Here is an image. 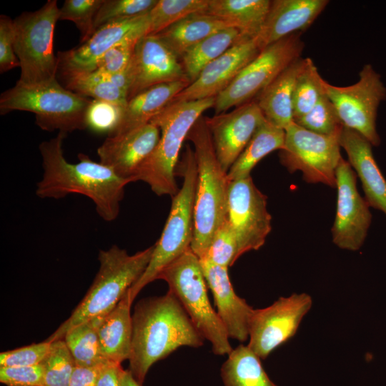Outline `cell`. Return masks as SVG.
<instances>
[{
  "mask_svg": "<svg viewBox=\"0 0 386 386\" xmlns=\"http://www.w3.org/2000/svg\"><path fill=\"white\" fill-rule=\"evenodd\" d=\"M340 144L361 180L365 200L370 207L386 214V179L374 158L373 146L358 132L344 127Z\"/></svg>",
  "mask_w": 386,
  "mask_h": 386,
  "instance_id": "23",
  "label": "cell"
},
{
  "mask_svg": "<svg viewBox=\"0 0 386 386\" xmlns=\"http://www.w3.org/2000/svg\"><path fill=\"white\" fill-rule=\"evenodd\" d=\"M189 84L187 81L163 83L132 98L127 102L119 125L111 136L124 134L148 124Z\"/></svg>",
  "mask_w": 386,
  "mask_h": 386,
  "instance_id": "26",
  "label": "cell"
},
{
  "mask_svg": "<svg viewBox=\"0 0 386 386\" xmlns=\"http://www.w3.org/2000/svg\"><path fill=\"white\" fill-rule=\"evenodd\" d=\"M43 364L23 367H0V382L6 386H43Z\"/></svg>",
  "mask_w": 386,
  "mask_h": 386,
  "instance_id": "44",
  "label": "cell"
},
{
  "mask_svg": "<svg viewBox=\"0 0 386 386\" xmlns=\"http://www.w3.org/2000/svg\"><path fill=\"white\" fill-rule=\"evenodd\" d=\"M260 51L254 38L243 37L222 55L206 66L198 77L189 84L172 102L216 97Z\"/></svg>",
  "mask_w": 386,
  "mask_h": 386,
  "instance_id": "19",
  "label": "cell"
},
{
  "mask_svg": "<svg viewBox=\"0 0 386 386\" xmlns=\"http://www.w3.org/2000/svg\"><path fill=\"white\" fill-rule=\"evenodd\" d=\"M128 291L112 310L102 317H97L101 353L105 360L117 364L129 360L132 352V302Z\"/></svg>",
  "mask_w": 386,
  "mask_h": 386,
  "instance_id": "25",
  "label": "cell"
},
{
  "mask_svg": "<svg viewBox=\"0 0 386 386\" xmlns=\"http://www.w3.org/2000/svg\"><path fill=\"white\" fill-rule=\"evenodd\" d=\"M232 27L228 22L208 13L192 14L157 35L178 58L207 36ZM234 28V27H233Z\"/></svg>",
  "mask_w": 386,
  "mask_h": 386,
  "instance_id": "27",
  "label": "cell"
},
{
  "mask_svg": "<svg viewBox=\"0 0 386 386\" xmlns=\"http://www.w3.org/2000/svg\"><path fill=\"white\" fill-rule=\"evenodd\" d=\"M243 36L236 28L220 30L192 46L182 56V65L190 83L202 69L219 57Z\"/></svg>",
  "mask_w": 386,
  "mask_h": 386,
  "instance_id": "31",
  "label": "cell"
},
{
  "mask_svg": "<svg viewBox=\"0 0 386 386\" xmlns=\"http://www.w3.org/2000/svg\"><path fill=\"white\" fill-rule=\"evenodd\" d=\"M98 318H94L70 330L64 337L75 365L94 367L103 363L97 335Z\"/></svg>",
  "mask_w": 386,
  "mask_h": 386,
  "instance_id": "33",
  "label": "cell"
},
{
  "mask_svg": "<svg viewBox=\"0 0 386 386\" xmlns=\"http://www.w3.org/2000/svg\"><path fill=\"white\" fill-rule=\"evenodd\" d=\"M102 364L94 367L76 366L69 386H96V379Z\"/></svg>",
  "mask_w": 386,
  "mask_h": 386,
  "instance_id": "47",
  "label": "cell"
},
{
  "mask_svg": "<svg viewBox=\"0 0 386 386\" xmlns=\"http://www.w3.org/2000/svg\"><path fill=\"white\" fill-rule=\"evenodd\" d=\"M176 173L183 177L181 189L173 196L171 209L149 263L142 275L129 288L133 302L139 292L157 279L159 273L190 248L194 236V208L197 183V168L194 150L187 145Z\"/></svg>",
  "mask_w": 386,
  "mask_h": 386,
  "instance_id": "6",
  "label": "cell"
},
{
  "mask_svg": "<svg viewBox=\"0 0 386 386\" xmlns=\"http://www.w3.org/2000/svg\"><path fill=\"white\" fill-rule=\"evenodd\" d=\"M129 370L142 385L149 368L182 346L199 347L204 338L176 296L143 299L134 308Z\"/></svg>",
  "mask_w": 386,
  "mask_h": 386,
  "instance_id": "2",
  "label": "cell"
},
{
  "mask_svg": "<svg viewBox=\"0 0 386 386\" xmlns=\"http://www.w3.org/2000/svg\"><path fill=\"white\" fill-rule=\"evenodd\" d=\"M327 0H274L254 37L260 50L286 36L306 31L322 12Z\"/></svg>",
  "mask_w": 386,
  "mask_h": 386,
  "instance_id": "22",
  "label": "cell"
},
{
  "mask_svg": "<svg viewBox=\"0 0 386 386\" xmlns=\"http://www.w3.org/2000/svg\"><path fill=\"white\" fill-rule=\"evenodd\" d=\"M121 364L106 360L99 368L96 379V386H120L119 371Z\"/></svg>",
  "mask_w": 386,
  "mask_h": 386,
  "instance_id": "46",
  "label": "cell"
},
{
  "mask_svg": "<svg viewBox=\"0 0 386 386\" xmlns=\"http://www.w3.org/2000/svg\"><path fill=\"white\" fill-rule=\"evenodd\" d=\"M352 85L338 86L325 80L327 96L333 103L344 127L367 139L373 147L380 144L377 117L380 103L386 99V86L371 64H365Z\"/></svg>",
  "mask_w": 386,
  "mask_h": 386,
  "instance_id": "12",
  "label": "cell"
},
{
  "mask_svg": "<svg viewBox=\"0 0 386 386\" xmlns=\"http://www.w3.org/2000/svg\"><path fill=\"white\" fill-rule=\"evenodd\" d=\"M138 40L127 39L113 46L97 61L94 71L114 74L126 69Z\"/></svg>",
  "mask_w": 386,
  "mask_h": 386,
  "instance_id": "43",
  "label": "cell"
},
{
  "mask_svg": "<svg viewBox=\"0 0 386 386\" xmlns=\"http://www.w3.org/2000/svg\"><path fill=\"white\" fill-rule=\"evenodd\" d=\"M204 119L218 161L227 173L266 120L255 100Z\"/></svg>",
  "mask_w": 386,
  "mask_h": 386,
  "instance_id": "17",
  "label": "cell"
},
{
  "mask_svg": "<svg viewBox=\"0 0 386 386\" xmlns=\"http://www.w3.org/2000/svg\"><path fill=\"white\" fill-rule=\"evenodd\" d=\"M260 360L247 345L233 349L220 369L224 386H277L269 379Z\"/></svg>",
  "mask_w": 386,
  "mask_h": 386,
  "instance_id": "30",
  "label": "cell"
},
{
  "mask_svg": "<svg viewBox=\"0 0 386 386\" xmlns=\"http://www.w3.org/2000/svg\"><path fill=\"white\" fill-rule=\"evenodd\" d=\"M129 86L127 100L157 84L187 81L175 54L155 34L140 38L127 68Z\"/></svg>",
  "mask_w": 386,
  "mask_h": 386,
  "instance_id": "16",
  "label": "cell"
},
{
  "mask_svg": "<svg viewBox=\"0 0 386 386\" xmlns=\"http://www.w3.org/2000/svg\"><path fill=\"white\" fill-rule=\"evenodd\" d=\"M186 139L192 142L197 168L194 208V236L191 249L204 258L213 236L227 219L229 181L222 168L204 117H200Z\"/></svg>",
  "mask_w": 386,
  "mask_h": 386,
  "instance_id": "3",
  "label": "cell"
},
{
  "mask_svg": "<svg viewBox=\"0 0 386 386\" xmlns=\"http://www.w3.org/2000/svg\"><path fill=\"white\" fill-rule=\"evenodd\" d=\"M325 79L310 58H305L294 91V120L307 114L325 94Z\"/></svg>",
  "mask_w": 386,
  "mask_h": 386,
  "instance_id": "35",
  "label": "cell"
},
{
  "mask_svg": "<svg viewBox=\"0 0 386 386\" xmlns=\"http://www.w3.org/2000/svg\"><path fill=\"white\" fill-rule=\"evenodd\" d=\"M294 122L323 135L340 134L343 128L337 112L326 93L307 114L295 119Z\"/></svg>",
  "mask_w": 386,
  "mask_h": 386,
  "instance_id": "37",
  "label": "cell"
},
{
  "mask_svg": "<svg viewBox=\"0 0 386 386\" xmlns=\"http://www.w3.org/2000/svg\"><path fill=\"white\" fill-rule=\"evenodd\" d=\"M284 146L279 160L293 173L300 171L309 183L336 187V169L340 159V134L323 135L293 122L284 129Z\"/></svg>",
  "mask_w": 386,
  "mask_h": 386,
  "instance_id": "11",
  "label": "cell"
},
{
  "mask_svg": "<svg viewBox=\"0 0 386 386\" xmlns=\"http://www.w3.org/2000/svg\"><path fill=\"white\" fill-rule=\"evenodd\" d=\"M59 20L56 0L39 9L23 12L14 20V51L21 74L16 83L34 86L56 79L59 61L54 53V34Z\"/></svg>",
  "mask_w": 386,
  "mask_h": 386,
  "instance_id": "9",
  "label": "cell"
},
{
  "mask_svg": "<svg viewBox=\"0 0 386 386\" xmlns=\"http://www.w3.org/2000/svg\"><path fill=\"white\" fill-rule=\"evenodd\" d=\"M157 279L167 283L196 328L211 342L214 354L228 355L233 350L229 337L211 305L199 259L191 248L167 265Z\"/></svg>",
  "mask_w": 386,
  "mask_h": 386,
  "instance_id": "8",
  "label": "cell"
},
{
  "mask_svg": "<svg viewBox=\"0 0 386 386\" xmlns=\"http://www.w3.org/2000/svg\"><path fill=\"white\" fill-rule=\"evenodd\" d=\"M207 287L210 289L217 314L228 336L240 342L249 337V326L253 308L237 296L230 282L228 268L207 258L199 259Z\"/></svg>",
  "mask_w": 386,
  "mask_h": 386,
  "instance_id": "21",
  "label": "cell"
},
{
  "mask_svg": "<svg viewBox=\"0 0 386 386\" xmlns=\"http://www.w3.org/2000/svg\"><path fill=\"white\" fill-rule=\"evenodd\" d=\"M305 63L295 60L255 99L266 120L284 130L294 122L295 87Z\"/></svg>",
  "mask_w": 386,
  "mask_h": 386,
  "instance_id": "24",
  "label": "cell"
},
{
  "mask_svg": "<svg viewBox=\"0 0 386 386\" xmlns=\"http://www.w3.org/2000/svg\"><path fill=\"white\" fill-rule=\"evenodd\" d=\"M90 102L89 97L67 89L57 79L34 86L16 83L1 94L0 112H33L36 124L42 130L67 134L86 129L85 117Z\"/></svg>",
  "mask_w": 386,
  "mask_h": 386,
  "instance_id": "7",
  "label": "cell"
},
{
  "mask_svg": "<svg viewBox=\"0 0 386 386\" xmlns=\"http://www.w3.org/2000/svg\"><path fill=\"white\" fill-rule=\"evenodd\" d=\"M161 132L149 122L128 132L109 136L97 149L99 162L119 177L134 182L139 168L158 144Z\"/></svg>",
  "mask_w": 386,
  "mask_h": 386,
  "instance_id": "20",
  "label": "cell"
},
{
  "mask_svg": "<svg viewBox=\"0 0 386 386\" xmlns=\"http://www.w3.org/2000/svg\"><path fill=\"white\" fill-rule=\"evenodd\" d=\"M312 305L306 294L281 297L271 305L253 310L249 326L247 346L261 360L292 338Z\"/></svg>",
  "mask_w": 386,
  "mask_h": 386,
  "instance_id": "13",
  "label": "cell"
},
{
  "mask_svg": "<svg viewBox=\"0 0 386 386\" xmlns=\"http://www.w3.org/2000/svg\"><path fill=\"white\" fill-rule=\"evenodd\" d=\"M209 0H157L149 12V34H157L180 20L206 12Z\"/></svg>",
  "mask_w": 386,
  "mask_h": 386,
  "instance_id": "34",
  "label": "cell"
},
{
  "mask_svg": "<svg viewBox=\"0 0 386 386\" xmlns=\"http://www.w3.org/2000/svg\"><path fill=\"white\" fill-rule=\"evenodd\" d=\"M269 0H209L206 13L228 22L245 37L254 38L268 14Z\"/></svg>",
  "mask_w": 386,
  "mask_h": 386,
  "instance_id": "28",
  "label": "cell"
},
{
  "mask_svg": "<svg viewBox=\"0 0 386 386\" xmlns=\"http://www.w3.org/2000/svg\"><path fill=\"white\" fill-rule=\"evenodd\" d=\"M41 363L44 367L43 386H69L76 365L63 339L51 342Z\"/></svg>",
  "mask_w": 386,
  "mask_h": 386,
  "instance_id": "36",
  "label": "cell"
},
{
  "mask_svg": "<svg viewBox=\"0 0 386 386\" xmlns=\"http://www.w3.org/2000/svg\"><path fill=\"white\" fill-rule=\"evenodd\" d=\"M284 136V129L265 120L227 172L228 180L232 182L249 177L252 169L261 159L282 149Z\"/></svg>",
  "mask_w": 386,
  "mask_h": 386,
  "instance_id": "29",
  "label": "cell"
},
{
  "mask_svg": "<svg viewBox=\"0 0 386 386\" xmlns=\"http://www.w3.org/2000/svg\"><path fill=\"white\" fill-rule=\"evenodd\" d=\"M103 2L104 0H66L59 9V20L74 22L83 44L96 31L94 19Z\"/></svg>",
  "mask_w": 386,
  "mask_h": 386,
  "instance_id": "38",
  "label": "cell"
},
{
  "mask_svg": "<svg viewBox=\"0 0 386 386\" xmlns=\"http://www.w3.org/2000/svg\"><path fill=\"white\" fill-rule=\"evenodd\" d=\"M51 342L33 343L0 353V367L34 366L41 364L47 356Z\"/></svg>",
  "mask_w": 386,
  "mask_h": 386,
  "instance_id": "42",
  "label": "cell"
},
{
  "mask_svg": "<svg viewBox=\"0 0 386 386\" xmlns=\"http://www.w3.org/2000/svg\"><path fill=\"white\" fill-rule=\"evenodd\" d=\"M302 33H295L262 49L216 97L215 114L256 99L292 62L301 57Z\"/></svg>",
  "mask_w": 386,
  "mask_h": 386,
  "instance_id": "10",
  "label": "cell"
},
{
  "mask_svg": "<svg viewBox=\"0 0 386 386\" xmlns=\"http://www.w3.org/2000/svg\"><path fill=\"white\" fill-rule=\"evenodd\" d=\"M337 207L332 227V241L342 249L358 250L372 222L370 205L357 189V176L348 161L342 158L335 172Z\"/></svg>",
  "mask_w": 386,
  "mask_h": 386,
  "instance_id": "15",
  "label": "cell"
},
{
  "mask_svg": "<svg viewBox=\"0 0 386 386\" xmlns=\"http://www.w3.org/2000/svg\"><path fill=\"white\" fill-rule=\"evenodd\" d=\"M157 0H104L95 19V31L109 22L148 14Z\"/></svg>",
  "mask_w": 386,
  "mask_h": 386,
  "instance_id": "40",
  "label": "cell"
},
{
  "mask_svg": "<svg viewBox=\"0 0 386 386\" xmlns=\"http://www.w3.org/2000/svg\"><path fill=\"white\" fill-rule=\"evenodd\" d=\"M60 74L64 87L74 93L124 107L127 104V94L96 71H71Z\"/></svg>",
  "mask_w": 386,
  "mask_h": 386,
  "instance_id": "32",
  "label": "cell"
},
{
  "mask_svg": "<svg viewBox=\"0 0 386 386\" xmlns=\"http://www.w3.org/2000/svg\"><path fill=\"white\" fill-rule=\"evenodd\" d=\"M120 386H142L134 377L129 370H124L122 367L119 371Z\"/></svg>",
  "mask_w": 386,
  "mask_h": 386,
  "instance_id": "48",
  "label": "cell"
},
{
  "mask_svg": "<svg viewBox=\"0 0 386 386\" xmlns=\"http://www.w3.org/2000/svg\"><path fill=\"white\" fill-rule=\"evenodd\" d=\"M239 257L235 235L227 219L216 230L204 258L228 268Z\"/></svg>",
  "mask_w": 386,
  "mask_h": 386,
  "instance_id": "41",
  "label": "cell"
},
{
  "mask_svg": "<svg viewBox=\"0 0 386 386\" xmlns=\"http://www.w3.org/2000/svg\"><path fill=\"white\" fill-rule=\"evenodd\" d=\"M148 14L109 22L80 46L58 52L59 72L94 71L97 61L115 44L149 34Z\"/></svg>",
  "mask_w": 386,
  "mask_h": 386,
  "instance_id": "18",
  "label": "cell"
},
{
  "mask_svg": "<svg viewBox=\"0 0 386 386\" xmlns=\"http://www.w3.org/2000/svg\"><path fill=\"white\" fill-rule=\"evenodd\" d=\"M267 199L251 176L229 182L227 220L235 235L239 257L259 249L271 231L272 217Z\"/></svg>",
  "mask_w": 386,
  "mask_h": 386,
  "instance_id": "14",
  "label": "cell"
},
{
  "mask_svg": "<svg viewBox=\"0 0 386 386\" xmlns=\"http://www.w3.org/2000/svg\"><path fill=\"white\" fill-rule=\"evenodd\" d=\"M215 97L194 101L171 102L149 122L158 127L157 146L134 177L146 182L157 195L174 196L179 191L175 170L183 142L204 111L213 108Z\"/></svg>",
  "mask_w": 386,
  "mask_h": 386,
  "instance_id": "5",
  "label": "cell"
},
{
  "mask_svg": "<svg viewBox=\"0 0 386 386\" xmlns=\"http://www.w3.org/2000/svg\"><path fill=\"white\" fill-rule=\"evenodd\" d=\"M66 136L60 132L40 144L43 174L36 184V194L41 199H55L72 194L84 195L93 202L97 214L104 221L115 220L125 186L132 182L83 153L78 154L79 162H67L62 148Z\"/></svg>",
  "mask_w": 386,
  "mask_h": 386,
  "instance_id": "1",
  "label": "cell"
},
{
  "mask_svg": "<svg viewBox=\"0 0 386 386\" xmlns=\"http://www.w3.org/2000/svg\"><path fill=\"white\" fill-rule=\"evenodd\" d=\"M19 66L14 51V20L9 16H0V71L4 73Z\"/></svg>",
  "mask_w": 386,
  "mask_h": 386,
  "instance_id": "45",
  "label": "cell"
},
{
  "mask_svg": "<svg viewBox=\"0 0 386 386\" xmlns=\"http://www.w3.org/2000/svg\"><path fill=\"white\" fill-rule=\"evenodd\" d=\"M154 244L129 255L125 249L113 245L100 250L99 270L84 298L69 317L46 340H62L72 328L108 314L139 279L151 259Z\"/></svg>",
  "mask_w": 386,
  "mask_h": 386,
  "instance_id": "4",
  "label": "cell"
},
{
  "mask_svg": "<svg viewBox=\"0 0 386 386\" xmlns=\"http://www.w3.org/2000/svg\"><path fill=\"white\" fill-rule=\"evenodd\" d=\"M125 107L106 100H91L86 112V129L111 136L119 125Z\"/></svg>",
  "mask_w": 386,
  "mask_h": 386,
  "instance_id": "39",
  "label": "cell"
}]
</instances>
